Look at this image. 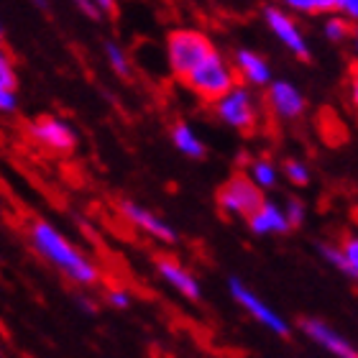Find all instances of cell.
I'll return each instance as SVG.
<instances>
[{
	"mask_svg": "<svg viewBox=\"0 0 358 358\" xmlns=\"http://www.w3.org/2000/svg\"><path fill=\"white\" fill-rule=\"evenodd\" d=\"M31 246L36 248L54 268H59L62 274L72 279L80 287H95L100 282V268L90 262L87 256L69 243L64 233H59L49 220H34L29 225Z\"/></svg>",
	"mask_w": 358,
	"mask_h": 358,
	"instance_id": "obj_1",
	"label": "cell"
},
{
	"mask_svg": "<svg viewBox=\"0 0 358 358\" xmlns=\"http://www.w3.org/2000/svg\"><path fill=\"white\" fill-rule=\"evenodd\" d=\"M213 52H215V46L202 31L177 29L166 36V62H169V69L182 80Z\"/></svg>",
	"mask_w": 358,
	"mask_h": 358,
	"instance_id": "obj_2",
	"label": "cell"
},
{
	"mask_svg": "<svg viewBox=\"0 0 358 358\" xmlns=\"http://www.w3.org/2000/svg\"><path fill=\"white\" fill-rule=\"evenodd\" d=\"M185 85L192 90L194 95L208 100V103H215L228 92V90L236 87V72L228 62L223 59V54L213 52L208 59L197 64V67L185 77Z\"/></svg>",
	"mask_w": 358,
	"mask_h": 358,
	"instance_id": "obj_3",
	"label": "cell"
},
{
	"mask_svg": "<svg viewBox=\"0 0 358 358\" xmlns=\"http://www.w3.org/2000/svg\"><path fill=\"white\" fill-rule=\"evenodd\" d=\"M215 115L220 123H225L228 128H236L241 134L254 131L259 123V108H256V97L246 85H236L233 90H228L220 100L213 103Z\"/></svg>",
	"mask_w": 358,
	"mask_h": 358,
	"instance_id": "obj_4",
	"label": "cell"
},
{
	"mask_svg": "<svg viewBox=\"0 0 358 358\" xmlns=\"http://www.w3.org/2000/svg\"><path fill=\"white\" fill-rule=\"evenodd\" d=\"M264 189L254 185L248 174H233L223 187L217 189V205L223 213L233 217H251L264 205Z\"/></svg>",
	"mask_w": 358,
	"mask_h": 358,
	"instance_id": "obj_5",
	"label": "cell"
},
{
	"mask_svg": "<svg viewBox=\"0 0 358 358\" xmlns=\"http://www.w3.org/2000/svg\"><path fill=\"white\" fill-rule=\"evenodd\" d=\"M228 292H231V297L236 299V302H238V305L243 307V310H246V313L251 315L259 325H264L266 330H271L274 336L287 338L292 333L289 322L284 320V315H279L274 307L268 305V302H264L254 289H248L238 276H231V279H228Z\"/></svg>",
	"mask_w": 358,
	"mask_h": 358,
	"instance_id": "obj_6",
	"label": "cell"
},
{
	"mask_svg": "<svg viewBox=\"0 0 358 358\" xmlns=\"http://www.w3.org/2000/svg\"><path fill=\"white\" fill-rule=\"evenodd\" d=\"M264 21H266V26L271 29V34L282 41L287 52H292L302 62L310 59V44H307L305 34L299 31L297 21H294L287 10H282V8H276V6H266L264 8Z\"/></svg>",
	"mask_w": 358,
	"mask_h": 358,
	"instance_id": "obj_7",
	"label": "cell"
},
{
	"mask_svg": "<svg viewBox=\"0 0 358 358\" xmlns=\"http://www.w3.org/2000/svg\"><path fill=\"white\" fill-rule=\"evenodd\" d=\"M31 138L44 146L49 151H59V154H67L77 146V131L69 126L67 120L54 118V115H44V118H36L29 126Z\"/></svg>",
	"mask_w": 358,
	"mask_h": 358,
	"instance_id": "obj_8",
	"label": "cell"
},
{
	"mask_svg": "<svg viewBox=\"0 0 358 358\" xmlns=\"http://www.w3.org/2000/svg\"><path fill=\"white\" fill-rule=\"evenodd\" d=\"M299 328L305 333L315 345H320L322 351L330 353L333 358H358V348L343 336L338 333L333 325H328L325 320H317V317H305L299 322Z\"/></svg>",
	"mask_w": 358,
	"mask_h": 358,
	"instance_id": "obj_9",
	"label": "cell"
},
{
	"mask_svg": "<svg viewBox=\"0 0 358 358\" xmlns=\"http://www.w3.org/2000/svg\"><path fill=\"white\" fill-rule=\"evenodd\" d=\"M266 103L282 120H297L307 108V100L297 85L287 83V80H274L266 87Z\"/></svg>",
	"mask_w": 358,
	"mask_h": 358,
	"instance_id": "obj_10",
	"label": "cell"
},
{
	"mask_svg": "<svg viewBox=\"0 0 358 358\" xmlns=\"http://www.w3.org/2000/svg\"><path fill=\"white\" fill-rule=\"evenodd\" d=\"M120 215L126 217L128 223H134L136 228H141L143 233H149L151 238L162 241V243H174L177 241V231H174L172 225L166 223L164 217L154 215L151 210L141 208L138 202L134 200H120Z\"/></svg>",
	"mask_w": 358,
	"mask_h": 358,
	"instance_id": "obj_11",
	"label": "cell"
},
{
	"mask_svg": "<svg viewBox=\"0 0 358 358\" xmlns=\"http://www.w3.org/2000/svg\"><path fill=\"white\" fill-rule=\"evenodd\" d=\"M157 271H159V276H162V279H164V282L169 284L174 292H179L185 299H192V302H197V299L202 297L200 282L194 279L192 271H187V268L182 266V264L174 262V259H159Z\"/></svg>",
	"mask_w": 358,
	"mask_h": 358,
	"instance_id": "obj_12",
	"label": "cell"
},
{
	"mask_svg": "<svg viewBox=\"0 0 358 358\" xmlns=\"http://www.w3.org/2000/svg\"><path fill=\"white\" fill-rule=\"evenodd\" d=\"M246 223L254 236H284V233L292 231L289 220L284 215V208H279V205L271 200H264L262 208L256 210Z\"/></svg>",
	"mask_w": 358,
	"mask_h": 358,
	"instance_id": "obj_13",
	"label": "cell"
},
{
	"mask_svg": "<svg viewBox=\"0 0 358 358\" xmlns=\"http://www.w3.org/2000/svg\"><path fill=\"white\" fill-rule=\"evenodd\" d=\"M236 69H238V75L246 80L248 85H254V87H268V85L274 83V77H271V67H268V62L264 59L262 54L251 52V49H238L236 57Z\"/></svg>",
	"mask_w": 358,
	"mask_h": 358,
	"instance_id": "obj_14",
	"label": "cell"
},
{
	"mask_svg": "<svg viewBox=\"0 0 358 358\" xmlns=\"http://www.w3.org/2000/svg\"><path fill=\"white\" fill-rule=\"evenodd\" d=\"M172 141H174V149H177L179 154H182V157L194 159V162L205 159V154H208V149H205L202 138L197 134H194V128L189 126V123H185V120L174 123V128H172Z\"/></svg>",
	"mask_w": 358,
	"mask_h": 358,
	"instance_id": "obj_15",
	"label": "cell"
},
{
	"mask_svg": "<svg viewBox=\"0 0 358 358\" xmlns=\"http://www.w3.org/2000/svg\"><path fill=\"white\" fill-rule=\"evenodd\" d=\"M103 54H105V59H108V64L113 67V72H115V75H120L123 80H128V77H131V62H128V54L123 52V46H120L118 41L105 38V41H103Z\"/></svg>",
	"mask_w": 358,
	"mask_h": 358,
	"instance_id": "obj_16",
	"label": "cell"
},
{
	"mask_svg": "<svg viewBox=\"0 0 358 358\" xmlns=\"http://www.w3.org/2000/svg\"><path fill=\"white\" fill-rule=\"evenodd\" d=\"M248 177L254 179L256 187H262V189H271L276 185V179H279V172H276V166L268 162V159H256L251 162L248 166Z\"/></svg>",
	"mask_w": 358,
	"mask_h": 358,
	"instance_id": "obj_17",
	"label": "cell"
},
{
	"mask_svg": "<svg viewBox=\"0 0 358 358\" xmlns=\"http://www.w3.org/2000/svg\"><path fill=\"white\" fill-rule=\"evenodd\" d=\"M322 34H325V38L328 41H345V38L353 36V26L351 21H345L343 15H330V18H325V23H322Z\"/></svg>",
	"mask_w": 358,
	"mask_h": 358,
	"instance_id": "obj_18",
	"label": "cell"
},
{
	"mask_svg": "<svg viewBox=\"0 0 358 358\" xmlns=\"http://www.w3.org/2000/svg\"><path fill=\"white\" fill-rule=\"evenodd\" d=\"M284 6L297 10V13H333L338 6V0H282Z\"/></svg>",
	"mask_w": 358,
	"mask_h": 358,
	"instance_id": "obj_19",
	"label": "cell"
},
{
	"mask_svg": "<svg viewBox=\"0 0 358 358\" xmlns=\"http://www.w3.org/2000/svg\"><path fill=\"white\" fill-rule=\"evenodd\" d=\"M284 177L297 187L310 185V169H307V164L299 162V159H287V162H284Z\"/></svg>",
	"mask_w": 358,
	"mask_h": 358,
	"instance_id": "obj_20",
	"label": "cell"
},
{
	"mask_svg": "<svg viewBox=\"0 0 358 358\" xmlns=\"http://www.w3.org/2000/svg\"><path fill=\"white\" fill-rule=\"evenodd\" d=\"M341 251H343L345 264H348V279H356L358 282V233H351L341 243Z\"/></svg>",
	"mask_w": 358,
	"mask_h": 358,
	"instance_id": "obj_21",
	"label": "cell"
},
{
	"mask_svg": "<svg viewBox=\"0 0 358 358\" xmlns=\"http://www.w3.org/2000/svg\"><path fill=\"white\" fill-rule=\"evenodd\" d=\"M317 251H320V256L330 264V266L348 276V264H345V256H343V251H341V246H336V243H320Z\"/></svg>",
	"mask_w": 358,
	"mask_h": 358,
	"instance_id": "obj_22",
	"label": "cell"
},
{
	"mask_svg": "<svg viewBox=\"0 0 358 358\" xmlns=\"http://www.w3.org/2000/svg\"><path fill=\"white\" fill-rule=\"evenodd\" d=\"M284 215H287V220H289L292 228H299V225L305 223V217H307L305 202L297 200V197H289V200H287V205H284Z\"/></svg>",
	"mask_w": 358,
	"mask_h": 358,
	"instance_id": "obj_23",
	"label": "cell"
},
{
	"mask_svg": "<svg viewBox=\"0 0 358 358\" xmlns=\"http://www.w3.org/2000/svg\"><path fill=\"white\" fill-rule=\"evenodd\" d=\"M0 83L10 90H18V75H15L13 62L6 52H0Z\"/></svg>",
	"mask_w": 358,
	"mask_h": 358,
	"instance_id": "obj_24",
	"label": "cell"
},
{
	"mask_svg": "<svg viewBox=\"0 0 358 358\" xmlns=\"http://www.w3.org/2000/svg\"><path fill=\"white\" fill-rule=\"evenodd\" d=\"M105 299H108V305L115 307V310H128V307H131V292L128 289H108Z\"/></svg>",
	"mask_w": 358,
	"mask_h": 358,
	"instance_id": "obj_25",
	"label": "cell"
},
{
	"mask_svg": "<svg viewBox=\"0 0 358 358\" xmlns=\"http://www.w3.org/2000/svg\"><path fill=\"white\" fill-rule=\"evenodd\" d=\"M18 108V97H15V90L6 87L0 83V113H15Z\"/></svg>",
	"mask_w": 358,
	"mask_h": 358,
	"instance_id": "obj_26",
	"label": "cell"
},
{
	"mask_svg": "<svg viewBox=\"0 0 358 358\" xmlns=\"http://www.w3.org/2000/svg\"><path fill=\"white\" fill-rule=\"evenodd\" d=\"M72 3H75V8L85 15V18H90V21H100L103 10L97 8L95 0H72Z\"/></svg>",
	"mask_w": 358,
	"mask_h": 358,
	"instance_id": "obj_27",
	"label": "cell"
},
{
	"mask_svg": "<svg viewBox=\"0 0 358 358\" xmlns=\"http://www.w3.org/2000/svg\"><path fill=\"white\" fill-rule=\"evenodd\" d=\"M336 10L338 15H343L345 21L358 23V0H338Z\"/></svg>",
	"mask_w": 358,
	"mask_h": 358,
	"instance_id": "obj_28",
	"label": "cell"
},
{
	"mask_svg": "<svg viewBox=\"0 0 358 358\" xmlns=\"http://www.w3.org/2000/svg\"><path fill=\"white\" fill-rule=\"evenodd\" d=\"M351 100H353V105H356V110H358V67L353 69V75H351Z\"/></svg>",
	"mask_w": 358,
	"mask_h": 358,
	"instance_id": "obj_29",
	"label": "cell"
},
{
	"mask_svg": "<svg viewBox=\"0 0 358 358\" xmlns=\"http://www.w3.org/2000/svg\"><path fill=\"white\" fill-rule=\"evenodd\" d=\"M95 3H97V8H100L103 13H108V15L115 13V0H95Z\"/></svg>",
	"mask_w": 358,
	"mask_h": 358,
	"instance_id": "obj_30",
	"label": "cell"
},
{
	"mask_svg": "<svg viewBox=\"0 0 358 358\" xmlns=\"http://www.w3.org/2000/svg\"><path fill=\"white\" fill-rule=\"evenodd\" d=\"M77 305H80V307H83V310H85V313H90V315H92V313H95V307H92V305H90V299H85V297H80V299H77Z\"/></svg>",
	"mask_w": 358,
	"mask_h": 358,
	"instance_id": "obj_31",
	"label": "cell"
},
{
	"mask_svg": "<svg viewBox=\"0 0 358 358\" xmlns=\"http://www.w3.org/2000/svg\"><path fill=\"white\" fill-rule=\"evenodd\" d=\"M353 49H356V54H358V26H353Z\"/></svg>",
	"mask_w": 358,
	"mask_h": 358,
	"instance_id": "obj_32",
	"label": "cell"
},
{
	"mask_svg": "<svg viewBox=\"0 0 358 358\" xmlns=\"http://www.w3.org/2000/svg\"><path fill=\"white\" fill-rule=\"evenodd\" d=\"M31 3H34V6H38L41 10H46V8H49V3H46V0H31Z\"/></svg>",
	"mask_w": 358,
	"mask_h": 358,
	"instance_id": "obj_33",
	"label": "cell"
},
{
	"mask_svg": "<svg viewBox=\"0 0 358 358\" xmlns=\"http://www.w3.org/2000/svg\"><path fill=\"white\" fill-rule=\"evenodd\" d=\"M0 46H3V26H0Z\"/></svg>",
	"mask_w": 358,
	"mask_h": 358,
	"instance_id": "obj_34",
	"label": "cell"
}]
</instances>
